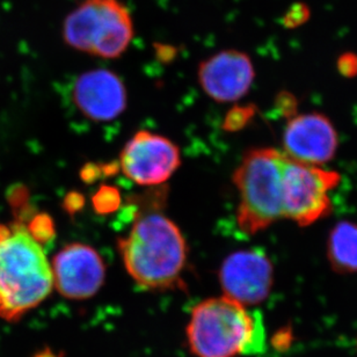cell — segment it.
<instances>
[{"mask_svg":"<svg viewBox=\"0 0 357 357\" xmlns=\"http://www.w3.org/2000/svg\"><path fill=\"white\" fill-rule=\"evenodd\" d=\"M93 202H94L96 211H99L100 213H112L119 206L120 195L116 192V189L112 188V187H103L94 196Z\"/></svg>","mask_w":357,"mask_h":357,"instance_id":"cell-16","label":"cell"},{"mask_svg":"<svg viewBox=\"0 0 357 357\" xmlns=\"http://www.w3.org/2000/svg\"><path fill=\"white\" fill-rule=\"evenodd\" d=\"M265 337L259 312H248L227 296L197 304L187 326L189 348L196 357L259 354L265 351Z\"/></svg>","mask_w":357,"mask_h":357,"instance_id":"cell-3","label":"cell"},{"mask_svg":"<svg viewBox=\"0 0 357 357\" xmlns=\"http://www.w3.org/2000/svg\"><path fill=\"white\" fill-rule=\"evenodd\" d=\"M54 285L68 299L83 301L96 295L106 278V267L99 253L89 245H66L54 257Z\"/></svg>","mask_w":357,"mask_h":357,"instance_id":"cell-9","label":"cell"},{"mask_svg":"<svg viewBox=\"0 0 357 357\" xmlns=\"http://www.w3.org/2000/svg\"><path fill=\"white\" fill-rule=\"evenodd\" d=\"M121 169L141 185H158L174 174L181 162L180 150L169 138L150 131H138L124 145Z\"/></svg>","mask_w":357,"mask_h":357,"instance_id":"cell-7","label":"cell"},{"mask_svg":"<svg viewBox=\"0 0 357 357\" xmlns=\"http://www.w3.org/2000/svg\"><path fill=\"white\" fill-rule=\"evenodd\" d=\"M295 339V334H294V330L291 326L281 327L278 328L271 339V344L274 348L275 351H278V353H285L288 351L291 347L292 342Z\"/></svg>","mask_w":357,"mask_h":357,"instance_id":"cell-17","label":"cell"},{"mask_svg":"<svg viewBox=\"0 0 357 357\" xmlns=\"http://www.w3.org/2000/svg\"><path fill=\"white\" fill-rule=\"evenodd\" d=\"M334 171L295 162L284 155L282 169L283 217L309 227L328 216L332 210L331 192L340 183Z\"/></svg>","mask_w":357,"mask_h":357,"instance_id":"cell-6","label":"cell"},{"mask_svg":"<svg viewBox=\"0 0 357 357\" xmlns=\"http://www.w3.org/2000/svg\"><path fill=\"white\" fill-rule=\"evenodd\" d=\"M73 100L89 120L109 122L127 108L128 93L116 73L107 69L89 70L73 84Z\"/></svg>","mask_w":357,"mask_h":357,"instance_id":"cell-12","label":"cell"},{"mask_svg":"<svg viewBox=\"0 0 357 357\" xmlns=\"http://www.w3.org/2000/svg\"><path fill=\"white\" fill-rule=\"evenodd\" d=\"M311 17V8L309 5L302 1L292 3L287 12L280 19L283 27L287 29H296L306 24Z\"/></svg>","mask_w":357,"mask_h":357,"instance_id":"cell-15","label":"cell"},{"mask_svg":"<svg viewBox=\"0 0 357 357\" xmlns=\"http://www.w3.org/2000/svg\"><path fill=\"white\" fill-rule=\"evenodd\" d=\"M283 160L284 153L276 149H252L234 171L239 192L237 222L245 234H257L283 218Z\"/></svg>","mask_w":357,"mask_h":357,"instance_id":"cell-4","label":"cell"},{"mask_svg":"<svg viewBox=\"0 0 357 357\" xmlns=\"http://www.w3.org/2000/svg\"><path fill=\"white\" fill-rule=\"evenodd\" d=\"M117 246L128 274L142 288L166 290L181 282L187 245L178 225L164 213L138 215Z\"/></svg>","mask_w":357,"mask_h":357,"instance_id":"cell-2","label":"cell"},{"mask_svg":"<svg viewBox=\"0 0 357 357\" xmlns=\"http://www.w3.org/2000/svg\"><path fill=\"white\" fill-rule=\"evenodd\" d=\"M253 63L237 49L218 52L199 63L197 79L206 96L216 102H234L248 94L255 82Z\"/></svg>","mask_w":357,"mask_h":357,"instance_id":"cell-10","label":"cell"},{"mask_svg":"<svg viewBox=\"0 0 357 357\" xmlns=\"http://www.w3.org/2000/svg\"><path fill=\"white\" fill-rule=\"evenodd\" d=\"M224 296L241 305L265 302L274 283V267L261 250H244L229 255L220 269Z\"/></svg>","mask_w":357,"mask_h":357,"instance_id":"cell-8","label":"cell"},{"mask_svg":"<svg viewBox=\"0 0 357 357\" xmlns=\"http://www.w3.org/2000/svg\"><path fill=\"white\" fill-rule=\"evenodd\" d=\"M27 229L31 237L41 245L50 241L55 234L52 218L45 213H40V215L31 217Z\"/></svg>","mask_w":357,"mask_h":357,"instance_id":"cell-14","label":"cell"},{"mask_svg":"<svg viewBox=\"0 0 357 357\" xmlns=\"http://www.w3.org/2000/svg\"><path fill=\"white\" fill-rule=\"evenodd\" d=\"M337 132L323 114L296 115L289 120L283 132L287 157L307 165L320 166L331 162L337 153Z\"/></svg>","mask_w":357,"mask_h":357,"instance_id":"cell-11","label":"cell"},{"mask_svg":"<svg viewBox=\"0 0 357 357\" xmlns=\"http://www.w3.org/2000/svg\"><path fill=\"white\" fill-rule=\"evenodd\" d=\"M327 259L337 273H357L356 223L344 220L332 229L327 239Z\"/></svg>","mask_w":357,"mask_h":357,"instance_id":"cell-13","label":"cell"},{"mask_svg":"<svg viewBox=\"0 0 357 357\" xmlns=\"http://www.w3.org/2000/svg\"><path fill=\"white\" fill-rule=\"evenodd\" d=\"M7 201L12 206L13 211L19 210L22 206H27L28 199H29V192H28L27 187L17 183L10 187L6 194Z\"/></svg>","mask_w":357,"mask_h":357,"instance_id":"cell-18","label":"cell"},{"mask_svg":"<svg viewBox=\"0 0 357 357\" xmlns=\"http://www.w3.org/2000/svg\"><path fill=\"white\" fill-rule=\"evenodd\" d=\"M52 288V265L26 223L0 224V318L17 321L40 305Z\"/></svg>","mask_w":357,"mask_h":357,"instance_id":"cell-1","label":"cell"},{"mask_svg":"<svg viewBox=\"0 0 357 357\" xmlns=\"http://www.w3.org/2000/svg\"><path fill=\"white\" fill-rule=\"evenodd\" d=\"M337 71L346 78H354L357 76V55L355 52H344L337 59Z\"/></svg>","mask_w":357,"mask_h":357,"instance_id":"cell-19","label":"cell"},{"mask_svg":"<svg viewBox=\"0 0 357 357\" xmlns=\"http://www.w3.org/2000/svg\"><path fill=\"white\" fill-rule=\"evenodd\" d=\"M130 10L120 0H83L63 21L70 48L100 59H119L134 38Z\"/></svg>","mask_w":357,"mask_h":357,"instance_id":"cell-5","label":"cell"},{"mask_svg":"<svg viewBox=\"0 0 357 357\" xmlns=\"http://www.w3.org/2000/svg\"><path fill=\"white\" fill-rule=\"evenodd\" d=\"M34 357H64V355L56 354L55 351H52L50 348H45L43 351H38Z\"/></svg>","mask_w":357,"mask_h":357,"instance_id":"cell-21","label":"cell"},{"mask_svg":"<svg viewBox=\"0 0 357 357\" xmlns=\"http://www.w3.org/2000/svg\"><path fill=\"white\" fill-rule=\"evenodd\" d=\"M252 108H236L231 112L230 115L227 116V122H225V128L227 129H239L244 127L252 117Z\"/></svg>","mask_w":357,"mask_h":357,"instance_id":"cell-20","label":"cell"}]
</instances>
